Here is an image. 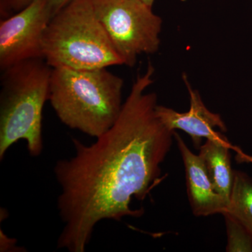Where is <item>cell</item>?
<instances>
[{
	"mask_svg": "<svg viewBox=\"0 0 252 252\" xmlns=\"http://www.w3.org/2000/svg\"><path fill=\"white\" fill-rule=\"evenodd\" d=\"M154 72L149 63L146 72L138 74L108 130L88 145L73 138L74 155L55 165L63 224L58 248L84 252L102 220L143 215V210L131 208V202L144 200L158 182L175 132L158 117L157 94L146 92Z\"/></svg>",
	"mask_w": 252,
	"mask_h": 252,
	"instance_id": "1",
	"label": "cell"
},
{
	"mask_svg": "<svg viewBox=\"0 0 252 252\" xmlns=\"http://www.w3.org/2000/svg\"><path fill=\"white\" fill-rule=\"evenodd\" d=\"M124 80L107 68H52L49 101L61 122L97 138L117 122Z\"/></svg>",
	"mask_w": 252,
	"mask_h": 252,
	"instance_id": "2",
	"label": "cell"
},
{
	"mask_svg": "<svg viewBox=\"0 0 252 252\" xmlns=\"http://www.w3.org/2000/svg\"><path fill=\"white\" fill-rule=\"evenodd\" d=\"M52 67L44 59L28 60L1 71L0 160L24 140L32 157L42 153L43 109L49 100Z\"/></svg>",
	"mask_w": 252,
	"mask_h": 252,
	"instance_id": "3",
	"label": "cell"
},
{
	"mask_svg": "<svg viewBox=\"0 0 252 252\" xmlns=\"http://www.w3.org/2000/svg\"><path fill=\"white\" fill-rule=\"evenodd\" d=\"M42 50L52 68L95 69L124 64L90 0H74L51 18Z\"/></svg>",
	"mask_w": 252,
	"mask_h": 252,
	"instance_id": "4",
	"label": "cell"
},
{
	"mask_svg": "<svg viewBox=\"0 0 252 252\" xmlns=\"http://www.w3.org/2000/svg\"><path fill=\"white\" fill-rule=\"evenodd\" d=\"M94 13L124 64L133 67L142 54L160 47L162 19L141 0H90Z\"/></svg>",
	"mask_w": 252,
	"mask_h": 252,
	"instance_id": "5",
	"label": "cell"
},
{
	"mask_svg": "<svg viewBox=\"0 0 252 252\" xmlns=\"http://www.w3.org/2000/svg\"><path fill=\"white\" fill-rule=\"evenodd\" d=\"M49 0H33L0 22V69L28 60L44 59L42 41L51 18Z\"/></svg>",
	"mask_w": 252,
	"mask_h": 252,
	"instance_id": "6",
	"label": "cell"
},
{
	"mask_svg": "<svg viewBox=\"0 0 252 252\" xmlns=\"http://www.w3.org/2000/svg\"><path fill=\"white\" fill-rule=\"evenodd\" d=\"M183 79L190 95V109L188 112L180 113L169 107L157 105L156 112L158 117L170 130L179 129L188 133L195 145L200 144L203 138L230 144L225 135L216 130L217 128L222 132L227 130L220 114L207 108L198 91L192 89L185 74Z\"/></svg>",
	"mask_w": 252,
	"mask_h": 252,
	"instance_id": "7",
	"label": "cell"
},
{
	"mask_svg": "<svg viewBox=\"0 0 252 252\" xmlns=\"http://www.w3.org/2000/svg\"><path fill=\"white\" fill-rule=\"evenodd\" d=\"M174 137L185 164L187 193L193 215L207 217L224 213L228 204L214 189L203 158L194 154L175 131Z\"/></svg>",
	"mask_w": 252,
	"mask_h": 252,
	"instance_id": "8",
	"label": "cell"
},
{
	"mask_svg": "<svg viewBox=\"0 0 252 252\" xmlns=\"http://www.w3.org/2000/svg\"><path fill=\"white\" fill-rule=\"evenodd\" d=\"M230 144L207 140L200 147L199 153L214 189L227 204L229 202L234 178V171L230 164Z\"/></svg>",
	"mask_w": 252,
	"mask_h": 252,
	"instance_id": "9",
	"label": "cell"
},
{
	"mask_svg": "<svg viewBox=\"0 0 252 252\" xmlns=\"http://www.w3.org/2000/svg\"><path fill=\"white\" fill-rule=\"evenodd\" d=\"M223 215L252 235V180L245 172L234 171L229 202Z\"/></svg>",
	"mask_w": 252,
	"mask_h": 252,
	"instance_id": "10",
	"label": "cell"
},
{
	"mask_svg": "<svg viewBox=\"0 0 252 252\" xmlns=\"http://www.w3.org/2000/svg\"><path fill=\"white\" fill-rule=\"evenodd\" d=\"M33 0H0V16L4 19L25 9Z\"/></svg>",
	"mask_w": 252,
	"mask_h": 252,
	"instance_id": "11",
	"label": "cell"
},
{
	"mask_svg": "<svg viewBox=\"0 0 252 252\" xmlns=\"http://www.w3.org/2000/svg\"><path fill=\"white\" fill-rule=\"evenodd\" d=\"M73 1L74 0H49V7L53 17Z\"/></svg>",
	"mask_w": 252,
	"mask_h": 252,
	"instance_id": "12",
	"label": "cell"
},
{
	"mask_svg": "<svg viewBox=\"0 0 252 252\" xmlns=\"http://www.w3.org/2000/svg\"><path fill=\"white\" fill-rule=\"evenodd\" d=\"M141 1H143L144 3H145L146 4L148 5V6L152 7L154 5V1L155 0H141Z\"/></svg>",
	"mask_w": 252,
	"mask_h": 252,
	"instance_id": "13",
	"label": "cell"
}]
</instances>
